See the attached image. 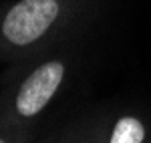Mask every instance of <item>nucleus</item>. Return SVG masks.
Returning a JSON list of instances; mask_svg holds the SVG:
<instances>
[{
  "instance_id": "nucleus-3",
  "label": "nucleus",
  "mask_w": 151,
  "mask_h": 143,
  "mask_svg": "<svg viewBox=\"0 0 151 143\" xmlns=\"http://www.w3.org/2000/svg\"><path fill=\"white\" fill-rule=\"evenodd\" d=\"M145 129L143 123L135 117H123L115 123L111 143H143Z\"/></svg>"
},
{
  "instance_id": "nucleus-4",
  "label": "nucleus",
  "mask_w": 151,
  "mask_h": 143,
  "mask_svg": "<svg viewBox=\"0 0 151 143\" xmlns=\"http://www.w3.org/2000/svg\"><path fill=\"white\" fill-rule=\"evenodd\" d=\"M0 143H4V141H2V139H0Z\"/></svg>"
},
{
  "instance_id": "nucleus-2",
  "label": "nucleus",
  "mask_w": 151,
  "mask_h": 143,
  "mask_svg": "<svg viewBox=\"0 0 151 143\" xmlns=\"http://www.w3.org/2000/svg\"><path fill=\"white\" fill-rule=\"evenodd\" d=\"M63 75H65V67L58 60H50L38 67L18 91V97H16L18 113L24 117H32L38 111H42V107H47V103L58 89Z\"/></svg>"
},
{
  "instance_id": "nucleus-1",
  "label": "nucleus",
  "mask_w": 151,
  "mask_h": 143,
  "mask_svg": "<svg viewBox=\"0 0 151 143\" xmlns=\"http://www.w3.org/2000/svg\"><path fill=\"white\" fill-rule=\"evenodd\" d=\"M57 16V0H20L8 10L2 32L14 45H28L45 34Z\"/></svg>"
}]
</instances>
